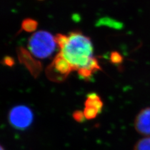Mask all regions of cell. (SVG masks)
Listing matches in <instances>:
<instances>
[{
  "instance_id": "obj_6",
  "label": "cell",
  "mask_w": 150,
  "mask_h": 150,
  "mask_svg": "<svg viewBox=\"0 0 150 150\" xmlns=\"http://www.w3.org/2000/svg\"><path fill=\"white\" fill-rule=\"evenodd\" d=\"M84 106L94 108L101 112L103 106V103L100 97L97 95L96 93H91L87 96V99L84 103Z\"/></svg>"
},
{
  "instance_id": "obj_9",
  "label": "cell",
  "mask_w": 150,
  "mask_h": 150,
  "mask_svg": "<svg viewBox=\"0 0 150 150\" xmlns=\"http://www.w3.org/2000/svg\"><path fill=\"white\" fill-rule=\"evenodd\" d=\"M83 113L84 117L86 120H93L95 119L97 115L100 113L96 109L92 107L84 106V109L83 111Z\"/></svg>"
},
{
  "instance_id": "obj_10",
  "label": "cell",
  "mask_w": 150,
  "mask_h": 150,
  "mask_svg": "<svg viewBox=\"0 0 150 150\" xmlns=\"http://www.w3.org/2000/svg\"><path fill=\"white\" fill-rule=\"evenodd\" d=\"M111 61L115 64H119L122 62L123 58L118 52H112L111 54Z\"/></svg>"
},
{
  "instance_id": "obj_4",
  "label": "cell",
  "mask_w": 150,
  "mask_h": 150,
  "mask_svg": "<svg viewBox=\"0 0 150 150\" xmlns=\"http://www.w3.org/2000/svg\"><path fill=\"white\" fill-rule=\"evenodd\" d=\"M73 70L69 63L60 54L56 56L47 69V74L51 80L61 81L67 77Z\"/></svg>"
},
{
  "instance_id": "obj_8",
  "label": "cell",
  "mask_w": 150,
  "mask_h": 150,
  "mask_svg": "<svg viewBox=\"0 0 150 150\" xmlns=\"http://www.w3.org/2000/svg\"><path fill=\"white\" fill-rule=\"evenodd\" d=\"M38 26V23L35 20L31 19H27L22 23V28L27 32H31L35 31Z\"/></svg>"
},
{
  "instance_id": "obj_3",
  "label": "cell",
  "mask_w": 150,
  "mask_h": 150,
  "mask_svg": "<svg viewBox=\"0 0 150 150\" xmlns=\"http://www.w3.org/2000/svg\"><path fill=\"white\" fill-rule=\"evenodd\" d=\"M8 120L10 125L15 129L24 130L31 125L33 121V113L28 107L18 105L9 111Z\"/></svg>"
},
{
  "instance_id": "obj_12",
  "label": "cell",
  "mask_w": 150,
  "mask_h": 150,
  "mask_svg": "<svg viewBox=\"0 0 150 150\" xmlns=\"http://www.w3.org/2000/svg\"><path fill=\"white\" fill-rule=\"evenodd\" d=\"M1 150H4V149H3V146H1Z\"/></svg>"
},
{
  "instance_id": "obj_1",
  "label": "cell",
  "mask_w": 150,
  "mask_h": 150,
  "mask_svg": "<svg viewBox=\"0 0 150 150\" xmlns=\"http://www.w3.org/2000/svg\"><path fill=\"white\" fill-rule=\"evenodd\" d=\"M55 38L60 48L59 54L83 78H89L93 72L100 69L88 37L79 32H72L68 36L58 35Z\"/></svg>"
},
{
  "instance_id": "obj_7",
  "label": "cell",
  "mask_w": 150,
  "mask_h": 150,
  "mask_svg": "<svg viewBox=\"0 0 150 150\" xmlns=\"http://www.w3.org/2000/svg\"><path fill=\"white\" fill-rule=\"evenodd\" d=\"M134 150H150V137L139 139L136 143Z\"/></svg>"
},
{
  "instance_id": "obj_11",
  "label": "cell",
  "mask_w": 150,
  "mask_h": 150,
  "mask_svg": "<svg viewBox=\"0 0 150 150\" xmlns=\"http://www.w3.org/2000/svg\"><path fill=\"white\" fill-rule=\"evenodd\" d=\"M73 116L74 120H76L78 122H83L84 120V119H86L85 117H84L83 111H74L73 114Z\"/></svg>"
},
{
  "instance_id": "obj_5",
  "label": "cell",
  "mask_w": 150,
  "mask_h": 150,
  "mask_svg": "<svg viewBox=\"0 0 150 150\" xmlns=\"http://www.w3.org/2000/svg\"><path fill=\"white\" fill-rule=\"evenodd\" d=\"M134 127L139 134L150 137V107L141 111L135 118Z\"/></svg>"
},
{
  "instance_id": "obj_2",
  "label": "cell",
  "mask_w": 150,
  "mask_h": 150,
  "mask_svg": "<svg viewBox=\"0 0 150 150\" xmlns=\"http://www.w3.org/2000/svg\"><path fill=\"white\" fill-rule=\"evenodd\" d=\"M57 45L56 38L46 31H37L31 36L28 48L31 53L38 58H45L53 54Z\"/></svg>"
}]
</instances>
